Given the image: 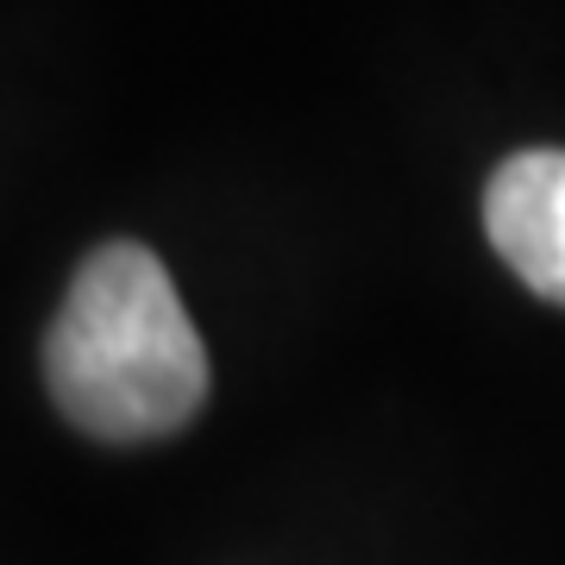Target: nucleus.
I'll use <instances>...</instances> for the list:
<instances>
[{
  "instance_id": "f03ea898",
  "label": "nucleus",
  "mask_w": 565,
  "mask_h": 565,
  "mask_svg": "<svg viewBox=\"0 0 565 565\" xmlns=\"http://www.w3.org/2000/svg\"><path fill=\"white\" fill-rule=\"evenodd\" d=\"M490 245L515 277L565 308V151H522L484 189Z\"/></svg>"
},
{
  "instance_id": "f257e3e1",
  "label": "nucleus",
  "mask_w": 565,
  "mask_h": 565,
  "mask_svg": "<svg viewBox=\"0 0 565 565\" xmlns=\"http://www.w3.org/2000/svg\"><path fill=\"white\" fill-rule=\"evenodd\" d=\"M51 403L95 440H158L202 415L207 345L158 252L95 245L44 333Z\"/></svg>"
}]
</instances>
